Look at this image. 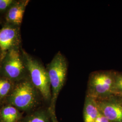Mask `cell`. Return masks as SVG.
I'll list each match as a JSON object with an SVG mask.
<instances>
[{
    "label": "cell",
    "instance_id": "cell-1",
    "mask_svg": "<svg viewBox=\"0 0 122 122\" xmlns=\"http://www.w3.org/2000/svg\"><path fill=\"white\" fill-rule=\"evenodd\" d=\"M115 72L114 70H100L92 72L88 81L86 96L99 100L113 95Z\"/></svg>",
    "mask_w": 122,
    "mask_h": 122
},
{
    "label": "cell",
    "instance_id": "cell-2",
    "mask_svg": "<svg viewBox=\"0 0 122 122\" xmlns=\"http://www.w3.org/2000/svg\"><path fill=\"white\" fill-rule=\"evenodd\" d=\"M68 67L67 60L60 52H57L47 66L51 89V105L53 108L65 82Z\"/></svg>",
    "mask_w": 122,
    "mask_h": 122
},
{
    "label": "cell",
    "instance_id": "cell-3",
    "mask_svg": "<svg viewBox=\"0 0 122 122\" xmlns=\"http://www.w3.org/2000/svg\"><path fill=\"white\" fill-rule=\"evenodd\" d=\"M26 67L29 71L31 82L44 99L51 100V86L46 68L37 59L24 52Z\"/></svg>",
    "mask_w": 122,
    "mask_h": 122
},
{
    "label": "cell",
    "instance_id": "cell-4",
    "mask_svg": "<svg viewBox=\"0 0 122 122\" xmlns=\"http://www.w3.org/2000/svg\"><path fill=\"white\" fill-rule=\"evenodd\" d=\"M36 89L31 82L26 81L19 84L10 96L11 104L24 110L32 108L37 102Z\"/></svg>",
    "mask_w": 122,
    "mask_h": 122
},
{
    "label": "cell",
    "instance_id": "cell-5",
    "mask_svg": "<svg viewBox=\"0 0 122 122\" xmlns=\"http://www.w3.org/2000/svg\"><path fill=\"white\" fill-rule=\"evenodd\" d=\"M100 112L110 122H122V97L113 95L96 100Z\"/></svg>",
    "mask_w": 122,
    "mask_h": 122
},
{
    "label": "cell",
    "instance_id": "cell-6",
    "mask_svg": "<svg viewBox=\"0 0 122 122\" xmlns=\"http://www.w3.org/2000/svg\"><path fill=\"white\" fill-rule=\"evenodd\" d=\"M20 53L12 48L8 51L2 64L5 75L11 79H17L22 76L24 71V65Z\"/></svg>",
    "mask_w": 122,
    "mask_h": 122
},
{
    "label": "cell",
    "instance_id": "cell-7",
    "mask_svg": "<svg viewBox=\"0 0 122 122\" xmlns=\"http://www.w3.org/2000/svg\"><path fill=\"white\" fill-rule=\"evenodd\" d=\"M18 40V31L15 28L6 25L0 30V48L2 52L12 49Z\"/></svg>",
    "mask_w": 122,
    "mask_h": 122
},
{
    "label": "cell",
    "instance_id": "cell-8",
    "mask_svg": "<svg viewBox=\"0 0 122 122\" xmlns=\"http://www.w3.org/2000/svg\"><path fill=\"white\" fill-rule=\"evenodd\" d=\"M29 2V0H22L14 3L9 9L6 20L15 25H20L22 23L23 15Z\"/></svg>",
    "mask_w": 122,
    "mask_h": 122
},
{
    "label": "cell",
    "instance_id": "cell-9",
    "mask_svg": "<svg viewBox=\"0 0 122 122\" xmlns=\"http://www.w3.org/2000/svg\"><path fill=\"white\" fill-rule=\"evenodd\" d=\"M100 113L96 100L86 95L84 109V122H95Z\"/></svg>",
    "mask_w": 122,
    "mask_h": 122
},
{
    "label": "cell",
    "instance_id": "cell-10",
    "mask_svg": "<svg viewBox=\"0 0 122 122\" xmlns=\"http://www.w3.org/2000/svg\"><path fill=\"white\" fill-rule=\"evenodd\" d=\"M1 116L3 122H15L19 117V112L14 107L7 106L1 110Z\"/></svg>",
    "mask_w": 122,
    "mask_h": 122
},
{
    "label": "cell",
    "instance_id": "cell-11",
    "mask_svg": "<svg viewBox=\"0 0 122 122\" xmlns=\"http://www.w3.org/2000/svg\"><path fill=\"white\" fill-rule=\"evenodd\" d=\"M24 122H50V121L45 112L39 111L29 116Z\"/></svg>",
    "mask_w": 122,
    "mask_h": 122
},
{
    "label": "cell",
    "instance_id": "cell-12",
    "mask_svg": "<svg viewBox=\"0 0 122 122\" xmlns=\"http://www.w3.org/2000/svg\"><path fill=\"white\" fill-rule=\"evenodd\" d=\"M113 95L122 97V72L116 71L113 85Z\"/></svg>",
    "mask_w": 122,
    "mask_h": 122
},
{
    "label": "cell",
    "instance_id": "cell-13",
    "mask_svg": "<svg viewBox=\"0 0 122 122\" xmlns=\"http://www.w3.org/2000/svg\"><path fill=\"white\" fill-rule=\"evenodd\" d=\"M11 87V84L6 79H0V97L7 95Z\"/></svg>",
    "mask_w": 122,
    "mask_h": 122
},
{
    "label": "cell",
    "instance_id": "cell-14",
    "mask_svg": "<svg viewBox=\"0 0 122 122\" xmlns=\"http://www.w3.org/2000/svg\"><path fill=\"white\" fill-rule=\"evenodd\" d=\"M12 0H0V11H4L14 3Z\"/></svg>",
    "mask_w": 122,
    "mask_h": 122
},
{
    "label": "cell",
    "instance_id": "cell-15",
    "mask_svg": "<svg viewBox=\"0 0 122 122\" xmlns=\"http://www.w3.org/2000/svg\"><path fill=\"white\" fill-rule=\"evenodd\" d=\"M95 122H110L109 120L100 112Z\"/></svg>",
    "mask_w": 122,
    "mask_h": 122
}]
</instances>
